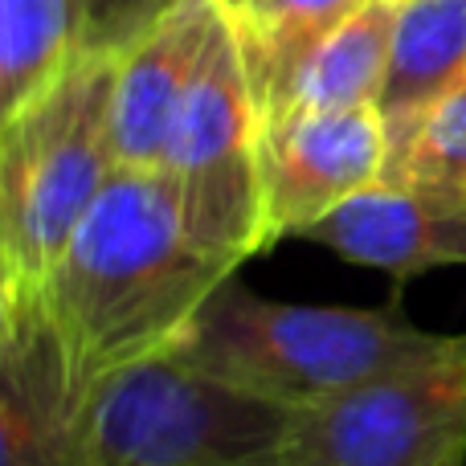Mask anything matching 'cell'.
I'll return each instance as SVG.
<instances>
[{
	"label": "cell",
	"mask_w": 466,
	"mask_h": 466,
	"mask_svg": "<svg viewBox=\"0 0 466 466\" xmlns=\"http://www.w3.org/2000/svg\"><path fill=\"white\" fill-rule=\"evenodd\" d=\"M229 274L238 266L188 238L164 172L115 168L49 274L41 307L78 372L103 385L168 356Z\"/></svg>",
	"instance_id": "obj_1"
},
{
	"label": "cell",
	"mask_w": 466,
	"mask_h": 466,
	"mask_svg": "<svg viewBox=\"0 0 466 466\" xmlns=\"http://www.w3.org/2000/svg\"><path fill=\"white\" fill-rule=\"evenodd\" d=\"M438 339L397 307L282 303L229 274L168 356L213 385L299 418L430 352Z\"/></svg>",
	"instance_id": "obj_2"
},
{
	"label": "cell",
	"mask_w": 466,
	"mask_h": 466,
	"mask_svg": "<svg viewBox=\"0 0 466 466\" xmlns=\"http://www.w3.org/2000/svg\"><path fill=\"white\" fill-rule=\"evenodd\" d=\"M115 66V54H78L54 86L0 123V303L41 299L111 180Z\"/></svg>",
	"instance_id": "obj_3"
},
{
	"label": "cell",
	"mask_w": 466,
	"mask_h": 466,
	"mask_svg": "<svg viewBox=\"0 0 466 466\" xmlns=\"http://www.w3.org/2000/svg\"><path fill=\"white\" fill-rule=\"evenodd\" d=\"M287 434L290 413L160 356L95 389L86 466H287Z\"/></svg>",
	"instance_id": "obj_4"
},
{
	"label": "cell",
	"mask_w": 466,
	"mask_h": 466,
	"mask_svg": "<svg viewBox=\"0 0 466 466\" xmlns=\"http://www.w3.org/2000/svg\"><path fill=\"white\" fill-rule=\"evenodd\" d=\"M262 119L226 13L188 90L164 177L172 180L185 229L205 254L241 266L262 254Z\"/></svg>",
	"instance_id": "obj_5"
},
{
	"label": "cell",
	"mask_w": 466,
	"mask_h": 466,
	"mask_svg": "<svg viewBox=\"0 0 466 466\" xmlns=\"http://www.w3.org/2000/svg\"><path fill=\"white\" fill-rule=\"evenodd\" d=\"M466 331L356 393L290 418L287 466H462Z\"/></svg>",
	"instance_id": "obj_6"
},
{
	"label": "cell",
	"mask_w": 466,
	"mask_h": 466,
	"mask_svg": "<svg viewBox=\"0 0 466 466\" xmlns=\"http://www.w3.org/2000/svg\"><path fill=\"white\" fill-rule=\"evenodd\" d=\"M262 249L303 238L315 221L369 193L389 172L380 106L299 111L262 123Z\"/></svg>",
	"instance_id": "obj_7"
},
{
	"label": "cell",
	"mask_w": 466,
	"mask_h": 466,
	"mask_svg": "<svg viewBox=\"0 0 466 466\" xmlns=\"http://www.w3.org/2000/svg\"><path fill=\"white\" fill-rule=\"evenodd\" d=\"M95 389L41 299L0 303V466H86Z\"/></svg>",
	"instance_id": "obj_8"
},
{
	"label": "cell",
	"mask_w": 466,
	"mask_h": 466,
	"mask_svg": "<svg viewBox=\"0 0 466 466\" xmlns=\"http://www.w3.org/2000/svg\"><path fill=\"white\" fill-rule=\"evenodd\" d=\"M221 29L218 0H180L115 66L111 156L115 168L164 172L172 127Z\"/></svg>",
	"instance_id": "obj_9"
},
{
	"label": "cell",
	"mask_w": 466,
	"mask_h": 466,
	"mask_svg": "<svg viewBox=\"0 0 466 466\" xmlns=\"http://www.w3.org/2000/svg\"><path fill=\"white\" fill-rule=\"evenodd\" d=\"M303 241L336 249L356 266L413 279L426 270L466 266V209L380 180L377 188L315 221Z\"/></svg>",
	"instance_id": "obj_10"
},
{
	"label": "cell",
	"mask_w": 466,
	"mask_h": 466,
	"mask_svg": "<svg viewBox=\"0 0 466 466\" xmlns=\"http://www.w3.org/2000/svg\"><path fill=\"white\" fill-rule=\"evenodd\" d=\"M389 49H393V5L369 0L290 70V78L258 111V119L270 123L299 111L377 106L389 74Z\"/></svg>",
	"instance_id": "obj_11"
},
{
	"label": "cell",
	"mask_w": 466,
	"mask_h": 466,
	"mask_svg": "<svg viewBox=\"0 0 466 466\" xmlns=\"http://www.w3.org/2000/svg\"><path fill=\"white\" fill-rule=\"evenodd\" d=\"M466 82V0L393 5V49L380 90L389 139Z\"/></svg>",
	"instance_id": "obj_12"
},
{
	"label": "cell",
	"mask_w": 466,
	"mask_h": 466,
	"mask_svg": "<svg viewBox=\"0 0 466 466\" xmlns=\"http://www.w3.org/2000/svg\"><path fill=\"white\" fill-rule=\"evenodd\" d=\"M262 111L299 62L369 0H218Z\"/></svg>",
	"instance_id": "obj_13"
},
{
	"label": "cell",
	"mask_w": 466,
	"mask_h": 466,
	"mask_svg": "<svg viewBox=\"0 0 466 466\" xmlns=\"http://www.w3.org/2000/svg\"><path fill=\"white\" fill-rule=\"evenodd\" d=\"M78 54V0H0V123L54 86Z\"/></svg>",
	"instance_id": "obj_14"
},
{
	"label": "cell",
	"mask_w": 466,
	"mask_h": 466,
	"mask_svg": "<svg viewBox=\"0 0 466 466\" xmlns=\"http://www.w3.org/2000/svg\"><path fill=\"white\" fill-rule=\"evenodd\" d=\"M385 185L466 209V82L389 139Z\"/></svg>",
	"instance_id": "obj_15"
},
{
	"label": "cell",
	"mask_w": 466,
	"mask_h": 466,
	"mask_svg": "<svg viewBox=\"0 0 466 466\" xmlns=\"http://www.w3.org/2000/svg\"><path fill=\"white\" fill-rule=\"evenodd\" d=\"M180 0H78L82 8V54H115L144 37Z\"/></svg>",
	"instance_id": "obj_16"
},
{
	"label": "cell",
	"mask_w": 466,
	"mask_h": 466,
	"mask_svg": "<svg viewBox=\"0 0 466 466\" xmlns=\"http://www.w3.org/2000/svg\"><path fill=\"white\" fill-rule=\"evenodd\" d=\"M385 5H401V0H385Z\"/></svg>",
	"instance_id": "obj_17"
}]
</instances>
